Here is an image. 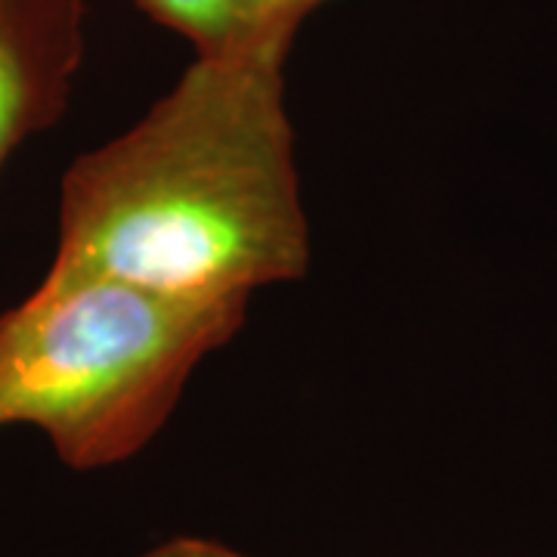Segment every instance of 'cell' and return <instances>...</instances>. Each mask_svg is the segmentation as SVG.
Masks as SVG:
<instances>
[{
	"label": "cell",
	"mask_w": 557,
	"mask_h": 557,
	"mask_svg": "<svg viewBox=\"0 0 557 557\" xmlns=\"http://www.w3.org/2000/svg\"><path fill=\"white\" fill-rule=\"evenodd\" d=\"M304 22L270 16L196 53L121 137L62 177L57 270L242 304L310 270L285 65Z\"/></svg>",
	"instance_id": "cell-1"
},
{
	"label": "cell",
	"mask_w": 557,
	"mask_h": 557,
	"mask_svg": "<svg viewBox=\"0 0 557 557\" xmlns=\"http://www.w3.org/2000/svg\"><path fill=\"white\" fill-rule=\"evenodd\" d=\"M242 322V304L50 267L0 313V428H38L75 471L121 465L159 434L201 359Z\"/></svg>",
	"instance_id": "cell-2"
},
{
	"label": "cell",
	"mask_w": 557,
	"mask_h": 557,
	"mask_svg": "<svg viewBox=\"0 0 557 557\" xmlns=\"http://www.w3.org/2000/svg\"><path fill=\"white\" fill-rule=\"evenodd\" d=\"M90 0H0V171L25 139L65 115Z\"/></svg>",
	"instance_id": "cell-3"
},
{
	"label": "cell",
	"mask_w": 557,
	"mask_h": 557,
	"mask_svg": "<svg viewBox=\"0 0 557 557\" xmlns=\"http://www.w3.org/2000/svg\"><path fill=\"white\" fill-rule=\"evenodd\" d=\"M152 22L164 25L183 40L193 44L196 53L220 50L260 22L270 20L260 10V0H134Z\"/></svg>",
	"instance_id": "cell-4"
},
{
	"label": "cell",
	"mask_w": 557,
	"mask_h": 557,
	"mask_svg": "<svg viewBox=\"0 0 557 557\" xmlns=\"http://www.w3.org/2000/svg\"><path fill=\"white\" fill-rule=\"evenodd\" d=\"M143 557H251L245 552H236L223 542H214V539H199V536H177L168 539L156 545L152 552H146Z\"/></svg>",
	"instance_id": "cell-5"
},
{
	"label": "cell",
	"mask_w": 557,
	"mask_h": 557,
	"mask_svg": "<svg viewBox=\"0 0 557 557\" xmlns=\"http://www.w3.org/2000/svg\"><path fill=\"white\" fill-rule=\"evenodd\" d=\"M329 0H260L263 16H288V20L304 22L310 13H317Z\"/></svg>",
	"instance_id": "cell-6"
}]
</instances>
